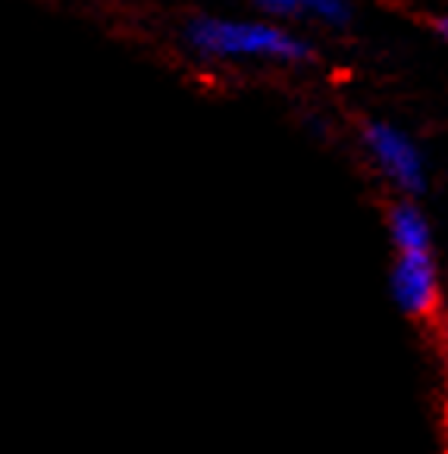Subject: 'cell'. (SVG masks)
<instances>
[{"mask_svg": "<svg viewBox=\"0 0 448 454\" xmlns=\"http://www.w3.org/2000/svg\"><path fill=\"white\" fill-rule=\"evenodd\" d=\"M267 10H276V13H295V10H310V13L323 16L329 22H342L348 16L345 4L342 0H257Z\"/></svg>", "mask_w": 448, "mask_h": 454, "instance_id": "obj_5", "label": "cell"}, {"mask_svg": "<svg viewBox=\"0 0 448 454\" xmlns=\"http://www.w3.org/2000/svg\"><path fill=\"white\" fill-rule=\"evenodd\" d=\"M442 32H445V35H448V20H445V22H442Z\"/></svg>", "mask_w": 448, "mask_h": 454, "instance_id": "obj_6", "label": "cell"}, {"mask_svg": "<svg viewBox=\"0 0 448 454\" xmlns=\"http://www.w3.org/2000/svg\"><path fill=\"white\" fill-rule=\"evenodd\" d=\"M389 232L398 247V254H408V251H429V226L423 220V214L417 207H395L389 216Z\"/></svg>", "mask_w": 448, "mask_h": 454, "instance_id": "obj_4", "label": "cell"}, {"mask_svg": "<svg viewBox=\"0 0 448 454\" xmlns=\"http://www.w3.org/2000/svg\"><path fill=\"white\" fill-rule=\"evenodd\" d=\"M392 298L405 317L427 320L439 308V279L429 261V251H408L398 254L392 267Z\"/></svg>", "mask_w": 448, "mask_h": 454, "instance_id": "obj_2", "label": "cell"}, {"mask_svg": "<svg viewBox=\"0 0 448 454\" xmlns=\"http://www.w3.org/2000/svg\"><path fill=\"white\" fill-rule=\"evenodd\" d=\"M445 310H448V304H445Z\"/></svg>", "mask_w": 448, "mask_h": 454, "instance_id": "obj_7", "label": "cell"}, {"mask_svg": "<svg viewBox=\"0 0 448 454\" xmlns=\"http://www.w3.org/2000/svg\"><path fill=\"white\" fill-rule=\"evenodd\" d=\"M192 41L208 54L226 57H279V60H304L308 44L273 26L257 22L201 20L192 26Z\"/></svg>", "mask_w": 448, "mask_h": 454, "instance_id": "obj_1", "label": "cell"}, {"mask_svg": "<svg viewBox=\"0 0 448 454\" xmlns=\"http://www.w3.org/2000/svg\"><path fill=\"white\" fill-rule=\"evenodd\" d=\"M370 151H373L376 163L382 167V173L405 192H420L423 188V163L420 154L414 151L405 135H398L389 126H370L367 132Z\"/></svg>", "mask_w": 448, "mask_h": 454, "instance_id": "obj_3", "label": "cell"}]
</instances>
